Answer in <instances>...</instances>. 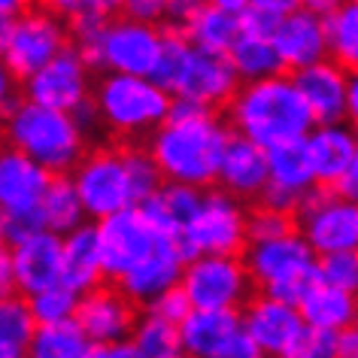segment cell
Here are the masks:
<instances>
[{
    "mask_svg": "<svg viewBox=\"0 0 358 358\" xmlns=\"http://www.w3.org/2000/svg\"><path fill=\"white\" fill-rule=\"evenodd\" d=\"M343 3H346V0H301L303 10L316 13V15H322V19H325V15H331L334 10H340Z\"/></svg>",
    "mask_w": 358,
    "mask_h": 358,
    "instance_id": "obj_58",
    "label": "cell"
},
{
    "mask_svg": "<svg viewBox=\"0 0 358 358\" xmlns=\"http://www.w3.org/2000/svg\"><path fill=\"white\" fill-rule=\"evenodd\" d=\"M31 10V0H0V15L3 19H15Z\"/></svg>",
    "mask_w": 358,
    "mask_h": 358,
    "instance_id": "obj_59",
    "label": "cell"
},
{
    "mask_svg": "<svg viewBox=\"0 0 358 358\" xmlns=\"http://www.w3.org/2000/svg\"><path fill=\"white\" fill-rule=\"evenodd\" d=\"M316 273L322 282L358 294V249H340V252L319 255Z\"/></svg>",
    "mask_w": 358,
    "mask_h": 358,
    "instance_id": "obj_41",
    "label": "cell"
},
{
    "mask_svg": "<svg viewBox=\"0 0 358 358\" xmlns=\"http://www.w3.org/2000/svg\"><path fill=\"white\" fill-rule=\"evenodd\" d=\"M179 28L185 31L192 46L207 49V52H231L234 43L240 40V34H243L240 31V15L216 3L198 6Z\"/></svg>",
    "mask_w": 358,
    "mask_h": 358,
    "instance_id": "obj_28",
    "label": "cell"
},
{
    "mask_svg": "<svg viewBox=\"0 0 358 358\" xmlns=\"http://www.w3.org/2000/svg\"><path fill=\"white\" fill-rule=\"evenodd\" d=\"M246 219L249 213L243 210L237 194H231L225 189H207L203 207L198 213V219L189 225V234L201 246V252L243 255L249 246Z\"/></svg>",
    "mask_w": 358,
    "mask_h": 358,
    "instance_id": "obj_10",
    "label": "cell"
},
{
    "mask_svg": "<svg viewBox=\"0 0 358 358\" xmlns=\"http://www.w3.org/2000/svg\"><path fill=\"white\" fill-rule=\"evenodd\" d=\"M124 15L161 24L164 19H170V0H128L124 3Z\"/></svg>",
    "mask_w": 358,
    "mask_h": 358,
    "instance_id": "obj_48",
    "label": "cell"
},
{
    "mask_svg": "<svg viewBox=\"0 0 358 358\" xmlns=\"http://www.w3.org/2000/svg\"><path fill=\"white\" fill-rule=\"evenodd\" d=\"M124 3H128V0H85L88 10L101 13V15H106V19H115L119 13H124Z\"/></svg>",
    "mask_w": 358,
    "mask_h": 358,
    "instance_id": "obj_56",
    "label": "cell"
},
{
    "mask_svg": "<svg viewBox=\"0 0 358 358\" xmlns=\"http://www.w3.org/2000/svg\"><path fill=\"white\" fill-rule=\"evenodd\" d=\"M46 10H52L55 15H73L85 6V0H40Z\"/></svg>",
    "mask_w": 358,
    "mask_h": 358,
    "instance_id": "obj_57",
    "label": "cell"
},
{
    "mask_svg": "<svg viewBox=\"0 0 358 358\" xmlns=\"http://www.w3.org/2000/svg\"><path fill=\"white\" fill-rule=\"evenodd\" d=\"M340 358H358V322L340 328Z\"/></svg>",
    "mask_w": 358,
    "mask_h": 358,
    "instance_id": "obj_54",
    "label": "cell"
},
{
    "mask_svg": "<svg viewBox=\"0 0 358 358\" xmlns=\"http://www.w3.org/2000/svg\"><path fill=\"white\" fill-rule=\"evenodd\" d=\"M298 231L316 255L358 249V203L343 198L334 185H313L298 207Z\"/></svg>",
    "mask_w": 358,
    "mask_h": 358,
    "instance_id": "obj_6",
    "label": "cell"
},
{
    "mask_svg": "<svg viewBox=\"0 0 358 358\" xmlns=\"http://www.w3.org/2000/svg\"><path fill=\"white\" fill-rule=\"evenodd\" d=\"M231 61H234L243 83L267 79L276 73H289L280 52H276V43L264 40V37H249V34H240V40L234 43V49H231Z\"/></svg>",
    "mask_w": 358,
    "mask_h": 358,
    "instance_id": "obj_32",
    "label": "cell"
},
{
    "mask_svg": "<svg viewBox=\"0 0 358 358\" xmlns=\"http://www.w3.org/2000/svg\"><path fill=\"white\" fill-rule=\"evenodd\" d=\"M94 101L106 128L122 137H140L167 122L173 94L152 76L106 70V76L94 88Z\"/></svg>",
    "mask_w": 358,
    "mask_h": 358,
    "instance_id": "obj_4",
    "label": "cell"
},
{
    "mask_svg": "<svg viewBox=\"0 0 358 358\" xmlns=\"http://www.w3.org/2000/svg\"><path fill=\"white\" fill-rule=\"evenodd\" d=\"M334 189L343 194V198H349V201H355V203H358V155H355L352 164H349L346 173L340 176V182L334 185Z\"/></svg>",
    "mask_w": 358,
    "mask_h": 358,
    "instance_id": "obj_51",
    "label": "cell"
},
{
    "mask_svg": "<svg viewBox=\"0 0 358 358\" xmlns=\"http://www.w3.org/2000/svg\"><path fill=\"white\" fill-rule=\"evenodd\" d=\"M289 358H340V331L307 325Z\"/></svg>",
    "mask_w": 358,
    "mask_h": 358,
    "instance_id": "obj_44",
    "label": "cell"
},
{
    "mask_svg": "<svg viewBox=\"0 0 358 358\" xmlns=\"http://www.w3.org/2000/svg\"><path fill=\"white\" fill-rule=\"evenodd\" d=\"M346 122L358 131V67L349 70V92H346Z\"/></svg>",
    "mask_w": 358,
    "mask_h": 358,
    "instance_id": "obj_53",
    "label": "cell"
},
{
    "mask_svg": "<svg viewBox=\"0 0 358 358\" xmlns=\"http://www.w3.org/2000/svg\"><path fill=\"white\" fill-rule=\"evenodd\" d=\"M182 271H185V258L179 255L173 237H161L155 252H152L146 262H140L134 271L124 273L119 285L134 303H146L149 307L161 292L182 282Z\"/></svg>",
    "mask_w": 358,
    "mask_h": 358,
    "instance_id": "obj_23",
    "label": "cell"
},
{
    "mask_svg": "<svg viewBox=\"0 0 358 358\" xmlns=\"http://www.w3.org/2000/svg\"><path fill=\"white\" fill-rule=\"evenodd\" d=\"M15 267V294H37L49 285L61 282L64 271V237L55 231H40L19 246H6Z\"/></svg>",
    "mask_w": 358,
    "mask_h": 358,
    "instance_id": "obj_16",
    "label": "cell"
},
{
    "mask_svg": "<svg viewBox=\"0 0 358 358\" xmlns=\"http://www.w3.org/2000/svg\"><path fill=\"white\" fill-rule=\"evenodd\" d=\"M192 40L185 37V31L173 24L170 31H164V43H161V52H158V61L155 67H152V79L167 88L170 94L179 92V85H182V76H185V67H189V58H192Z\"/></svg>",
    "mask_w": 358,
    "mask_h": 358,
    "instance_id": "obj_35",
    "label": "cell"
},
{
    "mask_svg": "<svg viewBox=\"0 0 358 358\" xmlns=\"http://www.w3.org/2000/svg\"><path fill=\"white\" fill-rule=\"evenodd\" d=\"M237 15H240V31L249 34V37H264V40H273L285 19L282 10H276L271 3H262V0H252Z\"/></svg>",
    "mask_w": 358,
    "mask_h": 358,
    "instance_id": "obj_43",
    "label": "cell"
},
{
    "mask_svg": "<svg viewBox=\"0 0 358 358\" xmlns=\"http://www.w3.org/2000/svg\"><path fill=\"white\" fill-rule=\"evenodd\" d=\"M192 310H194L192 294L185 292V285H182V282L170 285L167 292H161L158 298L149 303V313H155V316L167 319V322H176V325H182V322L189 319V313H192Z\"/></svg>",
    "mask_w": 358,
    "mask_h": 358,
    "instance_id": "obj_45",
    "label": "cell"
},
{
    "mask_svg": "<svg viewBox=\"0 0 358 358\" xmlns=\"http://www.w3.org/2000/svg\"><path fill=\"white\" fill-rule=\"evenodd\" d=\"M6 146H15L46 164L52 173H73L85 158V131L67 110L24 101L6 115Z\"/></svg>",
    "mask_w": 358,
    "mask_h": 358,
    "instance_id": "obj_3",
    "label": "cell"
},
{
    "mask_svg": "<svg viewBox=\"0 0 358 358\" xmlns=\"http://www.w3.org/2000/svg\"><path fill=\"white\" fill-rule=\"evenodd\" d=\"M210 113H213V106L203 103V101H198V97L173 94L167 119H173V122H189V119H203V115H210Z\"/></svg>",
    "mask_w": 358,
    "mask_h": 358,
    "instance_id": "obj_49",
    "label": "cell"
},
{
    "mask_svg": "<svg viewBox=\"0 0 358 358\" xmlns=\"http://www.w3.org/2000/svg\"><path fill=\"white\" fill-rule=\"evenodd\" d=\"M73 182L79 189L88 219L97 222L103 216H113L134 203L128 170H124L122 149H94L73 167Z\"/></svg>",
    "mask_w": 358,
    "mask_h": 358,
    "instance_id": "obj_9",
    "label": "cell"
},
{
    "mask_svg": "<svg viewBox=\"0 0 358 358\" xmlns=\"http://www.w3.org/2000/svg\"><path fill=\"white\" fill-rule=\"evenodd\" d=\"M303 143H307V155L319 185H337L358 155V131L352 124H316Z\"/></svg>",
    "mask_w": 358,
    "mask_h": 358,
    "instance_id": "obj_22",
    "label": "cell"
},
{
    "mask_svg": "<svg viewBox=\"0 0 358 358\" xmlns=\"http://www.w3.org/2000/svg\"><path fill=\"white\" fill-rule=\"evenodd\" d=\"M97 243H101L103 273L110 282H119L124 273L134 271L140 262L155 252L161 243V231L152 225L149 216L140 210V203H131L113 216H103L94 222Z\"/></svg>",
    "mask_w": 358,
    "mask_h": 358,
    "instance_id": "obj_7",
    "label": "cell"
},
{
    "mask_svg": "<svg viewBox=\"0 0 358 358\" xmlns=\"http://www.w3.org/2000/svg\"><path fill=\"white\" fill-rule=\"evenodd\" d=\"M88 67L73 43H67L46 67H40L34 76L22 83V94L28 101H37L43 106L73 113L88 94Z\"/></svg>",
    "mask_w": 358,
    "mask_h": 358,
    "instance_id": "obj_11",
    "label": "cell"
},
{
    "mask_svg": "<svg viewBox=\"0 0 358 358\" xmlns=\"http://www.w3.org/2000/svg\"><path fill=\"white\" fill-rule=\"evenodd\" d=\"M110 19L94 10L83 6L79 13L70 15V43L79 49L85 64L92 70H103V34Z\"/></svg>",
    "mask_w": 358,
    "mask_h": 358,
    "instance_id": "obj_37",
    "label": "cell"
},
{
    "mask_svg": "<svg viewBox=\"0 0 358 358\" xmlns=\"http://www.w3.org/2000/svg\"><path fill=\"white\" fill-rule=\"evenodd\" d=\"M325 34L331 58L340 61L346 70L358 67V3H346L325 15Z\"/></svg>",
    "mask_w": 358,
    "mask_h": 358,
    "instance_id": "obj_36",
    "label": "cell"
},
{
    "mask_svg": "<svg viewBox=\"0 0 358 358\" xmlns=\"http://www.w3.org/2000/svg\"><path fill=\"white\" fill-rule=\"evenodd\" d=\"M301 201H303V192H294V189H289V185H280V182H267L262 198H258V203H267V207L294 213V216H298Z\"/></svg>",
    "mask_w": 358,
    "mask_h": 358,
    "instance_id": "obj_47",
    "label": "cell"
},
{
    "mask_svg": "<svg viewBox=\"0 0 358 358\" xmlns=\"http://www.w3.org/2000/svg\"><path fill=\"white\" fill-rule=\"evenodd\" d=\"M134 307L137 303L122 292L119 282H110V285L101 282L97 289L85 292L79 298L76 319L83 322V328L97 346H106V343L128 340L134 334V328H137V310Z\"/></svg>",
    "mask_w": 358,
    "mask_h": 358,
    "instance_id": "obj_14",
    "label": "cell"
},
{
    "mask_svg": "<svg viewBox=\"0 0 358 358\" xmlns=\"http://www.w3.org/2000/svg\"><path fill=\"white\" fill-rule=\"evenodd\" d=\"M316 280H319V273L310 271V273H301V276H289V280L271 282V285H264V289H258V292L271 294V298H276V301H285V303H301V298L307 294V289Z\"/></svg>",
    "mask_w": 358,
    "mask_h": 358,
    "instance_id": "obj_46",
    "label": "cell"
},
{
    "mask_svg": "<svg viewBox=\"0 0 358 358\" xmlns=\"http://www.w3.org/2000/svg\"><path fill=\"white\" fill-rule=\"evenodd\" d=\"M92 355H94V340L88 337V331L76 316L40 325L37 337L31 343V358H92Z\"/></svg>",
    "mask_w": 358,
    "mask_h": 358,
    "instance_id": "obj_30",
    "label": "cell"
},
{
    "mask_svg": "<svg viewBox=\"0 0 358 358\" xmlns=\"http://www.w3.org/2000/svg\"><path fill=\"white\" fill-rule=\"evenodd\" d=\"M231 134L234 131L222 124L216 113L189 122L167 119L149 134V149L164 170V179L210 189L213 182H219L222 155Z\"/></svg>",
    "mask_w": 358,
    "mask_h": 358,
    "instance_id": "obj_2",
    "label": "cell"
},
{
    "mask_svg": "<svg viewBox=\"0 0 358 358\" xmlns=\"http://www.w3.org/2000/svg\"><path fill=\"white\" fill-rule=\"evenodd\" d=\"M52 176L55 173L28 152L6 146L0 155V213L43 207Z\"/></svg>",
    "mask_w": 358,
    "mask_h": 358,
    "instance_id": "obj_17",
    "label": "cell"
},
{
    "mask_svg": "<svg viewBox=\"0 0 358 358\" xmlns=\"http://www.w3.org/2000/svg\"><path fill=\"white\" fill-rule=\"evenodd\" d=\"M228 122L237 134L255 140L264 149L303 140L316 128V115L292 73L243 83L234 101L228 103Z\"/></svg>",
    "mask_w": 358,
    "mask_h": 358,
    "instance_id": "obj_1",
    "label": "cell"
},
{
    "mask_svg": "<svg viewBox=\"0 0 358 358\" xmlns=\"http://www.w3.org/2000/svg\"><path fill=\"white\" fill-rule=\"evenodd\" d=\"M124 158V170H128V182H131V194L134 203H143L149 194H155L164 185V170L152 155V149L146 146H124L122 149Z\"/></svg>",
    "mask_w": 358,
    "mask_h": 358,
    "instance_id": "obj_38",
    "label": "cell"
},
{
    "mask_svg": "<svg viewBox=\"0 0 358 358\" xmlns=\"http://www.w3.org/2000/svg\"><path fill=\"white\" fill-rule=\"evenodd\" d=\"M267 182H271L267 149L234 131L228 140V146H225V155H222L219 185L225 192L237 194L240 201H258Z\"/></svg>",
    "mask_w": 358,
    "mask_h": 358,
    "instance_id": "obj_19",
    "label": "cell"
},
{
    "mask_svg": "<svg viewBox=\"0 0 358 358\" xmlns=\"http://www.w3.org/2000/svg\"><path fill=\"white\" fill-rule=\"evenodd\" d=\"M46 228L49 225H46V213H43V207L0 213V237H3V246H19Z\"/></svg>",
    "mask_w": 358,
    "mask_h": 358,
    "instance_id": "obj_42",
    "label": "cell"
},
{
    "mask_svg": "<svg viewBox=\"0 0 358 358\" xmlns=\"http://www.w3.org/2000/svg\"><path fill=\"white\" fill-rule=\"evenodd\" d=\"M210 3L225 6V10H231V13H240V10H243V6L252 3V0H210Z\"/></svg>",
    "mask_w": 358,
    "mask_h": 358,
    "instance_id": "obj_60",
    "label": "cell"
},
{
    "mask_svg": "<svg viewBox=\"0 0 358 358\" xmlns=\"http://www.w3.org/2000/svg\"><path fill=\"white\" fill-rule=\"evenodd\" d=\"M70 43V28L58 22L52 10H28L15 19H3L0 24V58L3 70L24 83L40 67H46Z\"/></svg>",
    "mask_w": 358,
    "mask_h": 358,
    "instance_id": "obj_5",
    "label": "cell"
},
{
    "mask_svg": "<svg viewBox=\"0 0 358 358\" xmlns=\"http://www.w3.org/2000/svg\"><path fill=\"white\" fill-rule=\"evenodd\" d=\"M267 161H271V182L289 185V189L303 194L316 185V173H313L307 143L303 140L280 143V146L267 149Z\"/></svg>",
    "mask_w": 358,
    "mask_h": 358,
    "instance_id": "obj_33",
    "label": "cell"
},
{
    "mask_svg": "<svg viewBox=\"0 0 358 358\" xmlns=\"http://www.w3.org/2000/svg\"><path fill=\"white\" fill-rule=\"evenodd\" d=\"M262 3H271V6H276V10H282V13H292V10H298L301 6V0H262Z\"/></svg>",
    "mask_w": 358,
    "mask_h": 358,
    "instance_id": "obj_61",
    "label": "cell"
},
{
    "mask_svg": "<svg viewBox=\"0 0 358 358\" xmlns=\"http://www.w3.org/2000/svg\"><path fill=\"white\" fill-rule=\"evenodd\" d=\"M43 213H46V225L55 234H70V231L83 228L88 222V210L83 198H79V189L70 173H55L49 182V192L43 198Z\"/></svg>",
    "mask_w": 358,
    "mask_h": 358,
    "instance_id": "obj_31",
    "label": "cell"
},
{
    "mask_svg": "<svg viewBox=\"0 0 358 358\" xmlns=\"http://www.w3.org/2000/svg\"><path fill=\"white\" fill-rule=\"evenodd\" d=\"M79 294L76 289H70L64 282H55L49 289H43L37 294H31V310L37 316L40 325H49V322H64V319H73L76 310H79Z\"/></svg>",
    "mask_w": 358,
    "mask_h": 358,
    "instance_id": "obj_39",
    "label": "cell"
},
{
    "mask_svg": "<svg viewBox=\"0 0 358 358\" xmlns=\"http://www.w3.org/2000/svg\"><path fill=\"white\" fill-rule=\"evenodd\" d=\"M243 328V310H198L179 325L189 358H225L231 337Z\"/></svg>",
    "mask_w": 358,
    "mask_h": 358,
    "instance_id": "obj_25",
    "label": "cell"
},
{
    "mask_svg": "<svg viewBox=\"0 0 358 358\" xmlns=\"http://www.w3.org/2000/svg\"><path fill=\"white\" fill-rule=\"evenodd\" d=\"M203 3H210V0H170V19H173V24H182Z\"/></svg>",
    "mask_w": 358,
    "mask_h": 358,
    "instance_id": "obj_55",
    "label": "cell"
},
{
    "mask_svg": "<svg viewBox=\"0 0 358 358\" xmlns=\"http://www.w3.org/2000/svg\"><path fill=\"white\" fill-rule=\"evenodd\" d=\"M131 340L137 343L140 358H179V355H185L179 325L155 316V313H149L146 319L137 322Z\"/></svg>",
    "mask_w": 358,
    "mask_h": 358,
    "instance_id": "obj_34",
    "label": "cell"
},
{
    "mask_svg": "<svg viewBox=\"0 0 358 358\" xmlns=\"http://www.w3.org/2000/svg\"><path fill=\"white\" fill-rule=\"evenodd\" d=\"M203 194H207V189H201V185L164 179V185L155 194H149L140 203V210L146 213L149 222L164 237H176L182 231H189V225L198 219V213L203 207Z\"/></svg>",
    "mask_w": 358,
    "mask_h": 358,
    "instance_id": "obj_24",
    "label": "cell"
},
{
    "mask_svg": "<svg viewBox=\"0 0 358 358\" xmlns=\"http://www.w3.org/2000/svg\"><path fill=\"white\" fill-rule=\"evenodd\" d=\"M40 322L24 294H3L0 301V355L24 358L31 355V343L37 337Z\"/></svg>",
    "mask_w": 358,
    "mask_h": 358,
    "instance_id": "obj_29",
    "label": "cell"
},
{
    "mask_svg": "<svg viewBox=\"0 0 358 358\" xmlns=\"http://www.w3.org/2000/svg\"><path fill=\"white\" fill-rule=\"evenodd\" d=\"M70 115H73V119L79 122V128H83V131H92L97 122H103V119H101V110H97L94 94H92V97H85V101L79 103V106H76V110L70 113Z\"/></svg>",
    "mask_w": 358,
    "mask_h": 358,
    "instance_id": "obj_50",
    "label": "cell"
},
{
    "mask_svg": "<svg viewBox=\"0 0 358 358\" xmlns=\"http://www.w3.org/2000/svg\"><path fill=\"white\" fill-rule=\"evenodd\" d=\"M243 328L255 337L264 355L289 358L298 337L307 328V319L298 303H285L258 292V298H249L243 307Z\"/></svg>",
    "mask_w": 358,
    "mask_h": 358,
    "instance_id": "obj_13",
    "label": "cell"
},
{
    "mask_svg": "<svg viewBox=\"0 0 358 358\" xmlns=\"http://www.w3.org/2000/svg\"><path fill=\"white\" fill-rule=\"evenodd\" d=\"M298 231V216L276 207H267V203H258L255 210H249L246 219V234L249 243H262V240H276Z\"/></svg>",
    "mask_w": 358,
    "mask_h": 358,
    "instance_id": "obj_40",
    "label": "cell"
},
{
    "mask_svg": "<svg viewBox=\"0 0 358 358\" xmlns=\"http://www.w3.org/2000/svg\"><path fill=\"white\" fill-rule=\"evenodd\" d=\"M161 43L164 31H158V24L134 15H115L103 34V70L149 76L158 61Z\"/></svg>",
    "mask_w": 358,
    "mask_h": 358,
    "instance_id": "obj_12",
    "label": "cell"
},
{
    "mask_svg": "<svg viewBox=\"0 0 358 358\" xmlns=\"http://www.w3.org/2000/svg\"><path fill=\"white\" fill-rule=\"evenodd\" d=\"M298 307L303 313V319H307V325L340 331V328L358 322V294L337 289V285H328L322 280L310 285Z\"/></svg>",
    "mask_w": 358,
    "mask_h": 358,
    "instance_id": "obj_27",
    "label": "cell"
},
{
    "mask_svg": "<svg viewBox=\"0 0 358 358\" xmlns=\"http://www.w3.org/2000/svg\"><path fill=\"white\" fill-rule=\"evenodd\" d=\"M316 249L310 246V240L301 231H292L285 237L276 240H262V243H249L243 252V262L252 273V280L258 289L289 276H301L316 271Z\"/></svg>",
    "mask_w": 358,
    "mask_h": 358,
    "instance_id": "obj_15",
    "label": "cell"
},
{
    "mask_svg": "<svg viewBox=\"0 0 358 358\" xmlns=\"http://www.w3.org/2000/svg\"><path fill=\"white\" fill-rule=\"evenodd\" d=\"M182 285L198 310H240L252 294L255 280L243 255L201 252L185 264Z\"/></svg>",
    "mask_w": 358,
    "mask_h": 358,
    "instance_id": "obj_8",
    "label": "cell"
},
{
    "mask_svg": "<svg viewBox=\"0 0 358 358\" xmlns=\"http://www.w3.org/2000/svg\"><path fill=\"white\" fill-rule=\"evenodd\" d=\"M240 85H243V79H240L234 61H231V52H207L194 46L176 94L198 97V101L210 103L216 110V106H228L234 101Z\"/></svg>",
    "mask_w": 358,
    "mask_h": 358,
    "instance_id": "obj_18",
    "label": "cell"
},
{
    "mask_svg": "<svg viewBox=\"0 0 358 358\" xmlns=\"http://www.w3.org/2000/svg\"><path fill=\"white\" fill-rule=\"evenodd\" d=\"M294 83L307 97L316 124L346 122V92H349V70L334 58H322L310 67L294 70Z\"/></svg>",
    "mask_w": 358,
    "mask_h": 358,
    "instance_id": "obj_20",
    "label": "cell"
},
{
    "mask_svg": "<svg viewBox=\"0 0 358 358\" xmlns=\"http://www.w3.org/2000/svg\"><path fill=\"white\" fill-rule=\"evenodd\" d=\"M106 280L103 273V258L101 243H97V228L85 225L64 234V271H61V282L76 289L79 294L97 289Z\"/></svg>",
    "mask_w": 358,
    "mask_h": 358,
    "instance_id": "obj_26",
    "label": "cell"
},
{
    "mask_svg": "<svg viewBox=\"0 0 358 358\" xmlns=\"http://www.w3.org/2000/svg\"><path fill=\"white\" fill-rule=\"evenodd\" d=\"M0 292L15 294V267H13V255L6 246H3V252H0Z\"/></svg>",
    "mask_w": 358,
    "mask_h": 358,
    "instance_id": "obj_52",
    "label": "cell"
},
{
    "mask_svg": "<svg viewBox=\"0 0 358 358\" xmlns=\"http://www.w3.org/2000/svg\"><path fill=\"white\" fill-rule=\"evenodd\" d=\"M273 43H276V52H280V58H282V64L289 73H294V70H301V67H310V64H316V61L331 55L325 19L316 13H310V10H303V6L285 13Z\"/></svg>",
    "mask_w": 358,
    "mask_h": 358,
    "instance_id": "obj_21",
    "label": "cell"
},
{
    "mask_svg": "<svg viewBox=\"0 0 358 358\" xmlns=\"http://www.w3.org/2000/svg\"><path fill=\"white\" fill-rule=\"evenodd\" d=\"M349 3H358V0H349Z\"/></svg>",
    "mask_w": 358,
    "mask_h": 358,
    "instance_id": "obj_62",
    "label": "cell"
}]
</instances>
